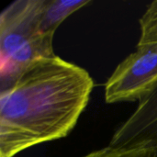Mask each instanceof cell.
Returning <instances> with one entry per match:
<instances>
[{
  "mask_svg": "<svg viewBox=\"0 0 157 157\" xmlns=\"http://www.w3.org/2000/svg\"><path fill=\"white\" fill-rule=\"evenodd\" d=\"M94 81L59 56L38 60L0 93V157L66 137L86 108Z\"/></svg>",
  "mask_w": 157,
  "mask_h": 157,
  "instance_id": "cell-1",
  "label": "cell"
},
{
  "mask_svg": "<svg viewBox=\"0 0 157 157\" xmlns=\"http://www.w3.org/2000/svg\"><path fill=\"white\" fill-rule=\"evenodd\" d=\"M91 3L90 0H44L41 18L43 34L53 38L56 29L68 17Z\"/></svg>",
  "mask_w": 157,
  "mask_h": 157,
  "instance_id": "cell-5",
  "label": "cell"
},
{
  "mask_svg": "<svg viewBox=\"0 0 157 157\" xmlns=\"http://www.w3.org/2000/svg\"><path fill=\"white\" fill-rule=\"evenodd\" d=\"M144 141H157V84L139 100L134 112L118 128L109 146L120 147Z\"/></svg>",
  "mask_w": 157,
  "mask_h": 157,
  "instance_id": "cell-4",
  "label": "cell"
},
{
  "mask_svg": "<svg viewBox=\"0 0 157 157\" xmlns=\"http://www.w3.org/2000/svg\"><path fill=\"white\" fill-rule=\"evenodd\" d=\"M157 84V46L137 47L114 70L105 85L107 103L141 100Z\"/></svg>",
  "mask_w": 157,
  "mask_h": 157,
  "instance_id": "cell-3",
  "label": "cell"
},
{
  "mask_svg": "<svg viewBox=\"0 0 157 157\" xmlns=\"http://www.w3.org/2000/svg\"><path fill=\"white\" fill-rule=\"evenodd\" d=\"M44 0H16L0 15V88L11 86L34 62L54 56L41 30Z\"/></svg>",
  "mask_w": 157,
  "mask_h": 157,
  "instance_id": "cell-2",
  "label": "cell"
},
{
  "mask_svg": "<svg viewBox=\"0 0 157 157\" xmlns=\"http://www.w3.org/2000/svg\"><path fill=\"white\" fill-rule=\"evenodd\" d=\"M139 23L141 36L137 47L157 46V0L149 4Z\"/></svg>",
  "mask_w": 157,
  "mask_h": 157,
  "instance_id": "cell-7",
  "label": "cell"
},
{
  "mask_svg": "<svg viewBox=\"0 0 157 157\" xmlns=\"http://www.w3.org/2000/svg\"><path fill=\"white\" fill-rule=\"evenodd\" d=\"M83 157H157V141H144L120 147L109 145Z\"/></svg>",
  "mask_w": 157,
  "mask_h": 157,
  "instance_id": "cell-6",
  "label": "cell"
}]
</instances>
